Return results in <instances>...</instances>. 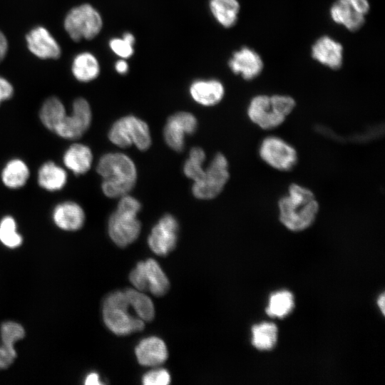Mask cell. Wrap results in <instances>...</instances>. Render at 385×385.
<instances>
[{
  "label": "cell",
  "mask_w": 385,
  "mask_h": 385,
  "mask_svg": "<svg viewBox=\"0 0 385 385\" xmlns=\"http://www.w3.org/2000/svg\"><path fill=\"white\" fill-rule=\"evenodd\" d=\"M252 343L260 350L271 349L277 342V328L273 323L263 322L252 328Z\"/></svg>",
  "instance_id": "obj_28"
},
{
  "label": "cell",
  "mask_w": 385,
  "mask_h": 385,
  "mask_svg": "<svg viewBox=\"0 0 385 385\" xmlns=\"http://www.w3.org/2000/svg\"><path fill=\"white\" fill-rule=\"evenodd\" d=\"M26 38L29 51L36 56L42 59H56L60 57V46L44 27L33 29Z\"/></svg>",
  "instance_id": "obj_16"
},
{
  "label": "cell",
  "mask_w": 385,
  "mask_h": 385,
  "mask_svg": "<svg viewBox=\"0 0 385 385\" xmlns=\"http://www.w3.org/2000/svg\"><path fill=\"white\" fill-rule=\"evenodd\" d=\"M128 309L103 307V319L106 327L117 335H128L144 329V321L134 317Z\"/></svg>",
  "instance_id": "obj_15"
},
{
  "label": "cell",
  "mask_w": 385,
  "mask_h": 385,
  "mask_svg": "<svg viewBox=\"0 0 385 385\" xmlns=\"http://www.w3.org/2000/svg\"><path fill=\"white\" fill-rule=\"evenodd\" d=\"M93 155L91 149L81 143L71 144L63 152V167L75 175L86 174L91 168Z\"/></svg>",
  "instance_id": "obj_17"
},
{
  "label": "cell",
  "mask_w": 385,
  "mask_h": 385,
  "mask_svg": "<svg viewBox=\"0 0 385 385\" xmlns=\"http://www.w3.org/2000/svg\"><path fill=\"white\" fill-rule=\"evenodd\" d=\"M258 153L264 163L279 171H289L298 161L296 149L282 138L275 135L263 138Z\"/></svg>",
  "instance_id": "obj_6"
},
{
  "label": "cell",
  "mask_w": 385,
  "mask_h": 385,
  "mask_svg": "<svg viewBox=\"0 0 385 385\" xmlns=\"http://www.w3.org/2000/svg\"><path fill=\"white\" fill-rule=\"evenodd\" d=\"M195 117L188 112H178L170 116L164 127L163 136L167 145L180 152L185 144V136L191 135L197 129Z\"/></svg>",
  "instance_id": "obj_10"
},
{
  "label": "cell",
  "mask_w": 385,
  "mask_h": 385,
  "mask_svg": "<svg viewBox=\"0 0 385 385\" xmlns=\"http://www.w3.org/2000/svg\"><path fill=\"white\" fill-rule=\"evenodd\" d=\"M311 56L322 66L337 71L343 66L344 47L331 36L323 35L312 45Z\"/></svg>",
  "instance_id": "obj_13"
},
{
  "label": "cell",
  "mask_w": 385,
  "mask_h": 385,
  "mask_svg": "<svg viewBox=\"0 0 385 385\" xmlns=\"http://www.w3.org/2000/svg\"><path fill=\"white\" fill-rule=\"evenodd\" d=\"M210 9L216 21L225 28H231L238 20L240 5L237 0H210Z\"/></svg>",
  "instance_id": "obj_25"
},
{
  "label": "cell",
  "mask_w": 385,
  "mask_h": 385,
  "mask_svg": "<svg viewBox=\"0 0 385 385\" xmlns=\"http://www.w3.org/2000/svg\"><path fill=\"white\" fill-rule=\"evenodd\" d=\"M230 70L245 81H252L260 76L264 69L261 56L254 49L243 46L235 51L228 61Z\"/></svg>",
  "instance_id": "obj_12"
},
{
  "label": "cell",
  "mask_w": 385,
  "mask_h": 385,
  "mask_svg": "<svg viewBox=\"0 0 385 385\" xmlns=\"http://www.w3.org/2000/svg\"><path fill=\"white\" fill-rule=\"evenodd\" d=\"M109 46L111 50L121 58H129L133 53V45L123 38H113L110 41Z\"/></svg>",
  "instance_id": "obj_35"
},
{
  "label": "cell",
  "mask_w": 385,
  "mask_h": 385,
  "mask_svg": "<svg viewBox=\"0 0 385 385\" xmlns=\"http://www.w3.org/2000/svg\"><path fill=\"white\" fill-rule=\"evenodd\" d=\"M108 138L118 147L135 145L140 150H147L151 144L148 124L134 115H127L116 120L108 132Z\"/></svg>",
  "instance_id": "obj_3"
},
{
  "label": "cell",
  "mask_w": 385,
  "mask_h": 385,
  "mask_svg": "<svg viewBox=\"0 0 385 385\" xmlns=\"http://www.w3.org/2000/svg\"><path fill=\"white\" fill-rule=\"evenodd\" d=\"M72 73L81 82H89L96 78L100 66L96 58L91 53L83 52L77 55L72 63Z\"/></svg>",
  "instance_id": "obj_26"
},
{
  "label": "cell",
  "mask_w": 385,
  "mask_h": 385,
  "mask_svg": "<svg viewBox=\"0 0 385 385\" xmlns=\"http://www.w3.org/2000/svg\"><path fill=\"white\" fill-rule=\"evenodd\" d=\"M68 182L67 170L53 160L43 162L37 172V183L43 190L57 192L63 190Z\"/></svg>",
  "instance_id": "obj_19"
},
{
  "label": "cell",
  "mask_w": 385,
  "mask_h": 385,
  "mask_svg": "<svg viewBox=\"0 0 385 385\" xmlns=\"http://www.w3.org/2000/svg\"><path fill=\"white\" fill-rule=\"evenodd\" d=\"M30 178L28 164L21 158H13L4 165L0 173V180L9 190H19L24 187Z\"/></svg>",
  "instance_id": "obj_21"
},
{
  "label": "cell",
  "mask_w": 385,
  "mask_h": 385,
  "mask_svg": "<svg viewBox=\"0 0 385 385\" xmlns=\"http://www.w3.org/2000/svg\"><path fill=\"white\" fill-rule=\"evenodd\" d=\"M205 159V153L202 148L198 147L192 148L189 158L184 164L185 175L194 182L201 179L205 174V169L202 167Z\"/></svg>",
  "instance_id": "obj_31"
},
{
  "label": "cell",
  "mask_w": 385,
  "mask_h": 385,
  "mask_svg": "<svg viewBox=\"0 0 385 385\" xmlns=\"http://www.w3.org/2000/svg\"><path fill=\"white\" fill-rule=\"evenodd\" d=\"M66 114V109L61 99L51 96L41 105L38 117L43 127L53 133Z\"/></svg>",
  "instance_id": "obj_24"
},
{
  "label": "cell",
  "mask_w": 385,
  "mask_h": 385,
  "mask_svg": "<svg viewBox=\"0 0 385 385\" xmlns=\"http://www.w3.org/2000/svg\"><path fill=\"white\" fill-rule=\"evenodd\" d=\"M351 6L359 13L366 16L370 11L369 0H348Z\"/></svg>",
  "instance_id": "obj_38"
},
{
  "label": "cell",
  "mask_w": 385,
  "mask_h": 385,
  "mask_svg": "<svg viewBox=\"0 0 385 385\" xmlns=\"http://www.w3.org/2000/svg\"><path fill=\"white\" fill-rule=\"evenodd\" d=\"M135 354L138 363L145 366L160 365L168 356L165 342L157 337L141 340L135 349Z\"/></svg>",
  "instance_id": "obj_18"
},
{
  "label": "cell",
  "mask_w": 385,
  "mask_h": 385,
  "mask_svg": "<svg viewBox=\"0 0 385 385\" xmlns=\"http://www.w3.org/2000/svg\"><path fill=\"white\" fill-rule=\"evenodd\" d=\"M142 382L144 385H167L170 382V376L166 369H156L145 373Z\"/></svg>",
  "instance_id": "obj_34"
},
{
  "label": "cell",
  "mask_w": 385,
  "mask_h": 385,
  "mask_svg": "<svg viewBox=\"0 0 385 385\" xmlns=\"http://www.w3.org/2000/svg\"><path fill=\"white\" fill-rule=\"evenodd\" d=\"M96 171L103 178L101 190L108 197L127 195L135 185L137 171L133 161L121 153H108L99 159Z\"/></svg>",
  "instance_id": "obj_2"
},
{
  "label": "cell",
  "mask_w": 385,
  "mask_h": 385,
  "mask_svg": "<svg viewBox=\"0 0 385 385\" xmlns=\"http://www.w3.org/2000/svg\"><path fill=\"white\" fill-rule=\"evenodd\" d=\"M190 93L199 104L210 106L217 104L223 98L225 88L215 79L198 80L191 84Z\"/></svg>",
  "instance_id": "obj_22"
},
{
  "label": "cell",
  "mask_w": 385,
  "mask_h": 385,
  "mask_svg": "<svg viewBox=\"0 0 385 385\" xmlns=\"http://www.w3.org/2000/svg\"><path fill=\"white\" fill-rule=\"evenodd\" d=\"M384 302H385L384 293H382L381 296L379 297L377 303L383 314H384V311H385Z\"/></svg>",
  "instance_id": "obj_42"
},
{
  "label": "cell",
  "mask_w": 385,
  "mask_h": 385,
  "mask_svg": "<svg viewBox=\"0 0 385 385\" xmlns=\"http://www.w3.org/2000/svg\"><path fill=\"white\" fill-rule=\"evenodd\" d=\"M329 16L333 22L351 32L358 31L365 23V16L357 12L348 0H336L330 7Z\"/></svg>",
  "instance_id": "obj_20"
},
{
  "label": "cell",
  "mask_w": 385,
  "mask_h": 385,
  "mask_svg": "<svg viewBox=\"0 0 385 385\" xmlns=\"http://www.w3.org/2000/svg\"><path fill=\"white\" fill-rule=\"evenodd\" d=\"M134 212L117 207L110 216L108 232L118 246L124 247L133 242L140 232V222Z\"/></svg>",
  "instance_id": "obj_8"
},
{
  "label": "cell",
  "mask_w": 385,
  "mask_h": 385,
  "mask_svg": "<svg viewBox=\"0 0 385 385\" xmlns=\"http://www.w3.org/2000/svg\"><path fill=\"white\" fill-rule=\"evenodd\" d=\"M99 380V376L96 372L89 373L85 379V384L86 385H96L102 384Z\"/></svg>",
  "instance_id": "obj_40"
},
{
  "label": "cell",
  "mask_w": 385,
  "mask_h": 385,
  "mask_svg": "<svg viewBox=\"0 0 385 385\" xmlns=\"http://www.w3.org/2000/svg\"><path fill=\"white\" fill-rule=\"evenodd\" d=\"M271 106L273 110L287 118L296 106L295 100L290 96L284 94H274L270 96Z\"/></svg>",
  "instance_id": "obj_33"
},
{
  "label": "cell",
  "mask_w": 385,
  "mask_h": 385,
  "mask_svg": "<svg viewBox=\"0 0 385 385\" xmlns=\"http://www.w3.org/2000/svg\"><path fill=\"white\" fill-rule=\"evenodd\" d=\"M102 26L100 14L88 4L73 8L64 20L65 29L75 41L93 38L99 34Z\"/></svg>",
  "instance_id": "obj_4"
},
{
  "label": "cell",
  "mask_w": 385,
  "mask_h": 385,
  "mask_svg": "<svg viewBox=\"0 0 385 385\" xmlns=\"http://www.w3.org/2000/svg\"><path fill=\"white\" fill-rule=\"evenodd\" d=\"M115 68L117 72L121 74H124L128 70V65L125 61L119 60L115 63Z\"/></svg>",
  "instance_id": "obj_41"
},
{
  "label": "cell",
  "mask_w": 385,
  "mask_h": 385,
  "mask_svg": "<svg viewBox=\"0 0 385 385\" xmlns=\"http://www.w3.org/2000/svg\"><path fill=\"white\" fill-rule=\"evenodd\" d=\"M247 113L250 120L263 130L277 128L286 120L273 110L270 96L265 94H258L251 98Z\"/></svg>",
  "instance_id": "obj_11"
},
{
  "label": "cell",
  "mask_w": 385,
  "mask_h": 385,
  "mask_svg": "<svg viewBox=\"0 0 385 385\" xmlns=\"http://www.w3.org/2000/svg\"><path fill=\"white\" fill-rule=\"evenodd\" d=\"M91 122L92 111L88 102L78 98L73 102L71 113H67L53 133L64 140H78L88 130Z\"/></svg>",
  "instance_id": "obj_7"
},
{
  "label": "cell",
  "mask_w": 385,
  "mask_h": 385,
  "mask_svg": "<svg viewBox=\"0 0 385 385\" xmlns=\"http://www.w3.org/2000/svg\"><path fill=\"white\" fill-rule=\"evenodd\" d=\"M147 290L153 295H164L169 289V280L159 264L153 259L142 262Z\"/></svg>",
  "instance_id": "obj_23"
},
{
  "label": "cell",
  "mask_w": 385,
  "mask_h": 385,
  "mask_svg": "<svg viewBox=\"0 0 385 385\" xmlns=\"http://www.w3.org/2000/svg\"><path fill=\"white\" fill-rule=\"evenodd\" d=\"M129 279L132 284L139 291L147 290L142 262H139L136 267L131 271Z\"/></svg>",
  "instance_id": "obj_36"
},
{
  "label": "cell",
  "mask_w": 385,
  "mask_h": 385,
  "mask_svg": "<svg viewBox=\"0 0 385 385\" xmlns=\"http://www.w3.org/2000/svg\"><path fill=\"white\" fill-rule=\"evenodd\" d=\"M123 38L125 39L126 41L130 43V44L133 45L135 43V38L133 35H132L130 33H125L123 34Z\"/></svg>",
  "instance_id": "obj_43"
},
{
  "label": "cell",
  "mask_w": 385,
  "mask_h": 385,
  "mask_svg": "<svg viewBox=\"0 0 385 385\" xmlns=\"http://www.w3.org/2000/svg\"><path fill=\"white\" fill-rule=\"evenodd\" d=\"M0 346H1V344H0Z\"/></svg>",
  "instance_id": "obj_44"
},
{
  "label": "cell",
  "mask_w": 385,
  "mask_h": 385,
  "mask_svg": "<svg viewBox=\"0 0 385 385\" xmlns=\"http://www.w3.org/2000/svg\"><path fill=\"white\" fill-rule=\"evenodd\" d=\"M178 228V221L173 215L167 214L162 217L148 238L150 250L160 256L173 251L177 243Z\"/></svg>",
  "instance_id": "obj_9"
},
{
  "label": "cell",
  "mask_w": 385,
  "mask_h": 385,
  "mask_svg": "<svg viewBox=\"0 0 385 385\" xmlns=\"http://www.w3.org/2000/svg\"><path fill=\"white\" fill-rule=\"evenodd\" d=\"M0 242L6 247L16 248L23 242V237L17 230L15 218L9 215L0 220Z\"/></svg>",
  "instance_id": "obj_30"
},
{
  "label": "cell",
  "mask_w": 385,
  "mask_h": 385,
  "mask_svg": "<svg viewBox=\"0 0 385 385\" xmlns=\"http://www.w3.org/2000/svg\"><path fill=\"white\" fill-rule=\"evenodd\" d=\"M8 50V41L4 34L0 31V62L5 57Z\"/></svg>",
  "instance_id": "obj_39"
},
{
  "label": "cell",
  "mask_w": 385,
  "mask_h": 385,
  "mask_svg": "<svg viewBox=\"0 0 385 385\" xmlns=\"http://www.w3.org/2000/svg\"><path fill=\"white\" fill-rule=\"evenodd\" d=\"M51 220L64 231H77L84 225L86 214L82 206L71 200L59 202L53 207Z\"/></svg>",
  "instance_id": "obj_14"
},
{
  "label": "cell",
  "mask_w": 385,
  "mask_h": 385,
  "mask_svg": "<svg viewBox=\"0 0 385 385\" xmlns=\"http://www.w3.org/2000/svg\"><path fill=\"white\" fill-rule=\"evenodd\" d=\"M279 219L292 231H302L312 225L319 210L314 192L299 184L289 185L287 192L278 200Z\"/></svg>",
  "instance_id": "obj_1"
},
{
  "label": "cell",
  "mask_w": 385,
  "mask_h": 385,
  "mask_svg": "<svg viewBox=\"0 0 385 385\" xmlns=\"http://www.w3.org/2000/svg\"><path fill=\"white\" fill-rule=\"evenodd\" d=\"M14 87L6 78L0 76V105L14 96Z\"/></svg>",
  "instance_id": "obj_37"
},
{
  "label": "cell",
  "mask_w": 385,
  "mask_h": 385,
  "mask_svg": "<svg viewBox=\"0 0 385 385\" xmlns=\"http://www.w3.org/2000/svg\"><path fill=\"white\" fill-rule=\"evenodd\" d=\"M293 307L292 294L288 291H280L270 296L266 312L271 317H284L292 311Z\"/></svg>",
  "instance_id": "obj_29"
},
{
  "label": "cell",
  "mask_w": 385,
  "mask_h": 385,
  "mask_svg": "<svg viewBox=\"0 0 385 385\" xmlns=\"http://www.w3.org/2000/svg\"><path fill=\"white\" fill-rule=\"evenodd\" d=\"M125 292L130 306L140 319L144 322H150L154 318L155 308L149 297L136 289H127Z\"/></svg>",
  "instance_id": "obj_27"
},
{
  "label": "cell",
  "mask_w": 385,
  "mask_h": 385,
  "mask_svg": "<svg viewBox=\"0 0 385 385\" xmlns=\"http://www.w3.org/2000/svg\"><path fill=\"white\" fill-rule=\"evenodd\" d=\"M1 339L2 345L6 349L15 351L14 344L25 335L24 327L15 322H6L1 326Z\"/></svg>",
  "instance_id": "obj_32"
},
{
  "label": "cell",
  "mask_w": 385,
  "mask_h": 385,
  "mask_svg": "<svg viewBox=\"0 0 385 385\" xmlns=\"http://www.w3.org/2000/svg\"><path fill=\"white\" fill-rule=\"evenodd\" d=\"M228 161L222 153H217L203 177L194 182L192 190L194 196L201 200L217 197L223 190L230 178Z\"/></svg>",
  "instance_id": "obj_5"
}]
</instances>
